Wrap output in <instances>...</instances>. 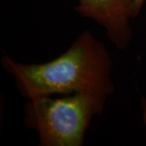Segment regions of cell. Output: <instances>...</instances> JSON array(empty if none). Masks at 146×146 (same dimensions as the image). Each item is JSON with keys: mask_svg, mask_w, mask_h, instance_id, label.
I'll list each match as a JSON object with an SVG mask.
<instances>
[{"mask_svg": "<svg viewBox=\"0 0 146 146\" xmlns=\"http://www.w3.org/2000/svg\"><path fill=\"white\" fill-rule=\"evenodd\" d=\"M141 109L142 121H143V124L146 129V98L145 97H141Z\"/></svg>", "mask_w": 146, "mask_h": 146, "instance_id": "4", "label": "cell"}, {"mask_svg": "<svg viewBox=\"0 0 146 146\" xmlns=\"http://www.w3.org/2000/svg\"><path fill=\"white\" fill-rule=\"evenodd\" d=\"M1 64L27 100L75 93L107 99L116 90L112 59L106 45L90 31H83L63 54L49 62L23 64L4 55Z\"/></svg>", "mask_w": 146, "mask_h": 146, "instance_id": "1", "label": "cell"}, {"mask_svg": "<svg viewBox=\"0 0 146 146\" xmlns=\"http://www.w3.org/2000/svg\"><path fill=\"white\" fill-rule=\"evenodd\" d=\"M106 98L75 93L29 99L25 122L37 131L40 146H82L93 117L104 112Z\"/></svg>", "mask_w": 146, "mask_h": 146, "instance_id": "2", "label": "cell"}, {"mask_svg": "<svg viewBox=\"0 0 146 146\" xmlns=\"http://www.w3.org/2000/svg\"><path fill=\"white\" fill-rule=\"evenodd\" d=\"M74 11L104 29L118 49L126 48L133 38L131 21L136 18L134 0H77Z\"/></svg>", "mask_w": 146, "mask_h": 146, "instance_id": "3", "label": "cell"}, {"mask_svg": "<svg viewBox=\"0 0 146 146\" xmlns=\"http://www.w3.org/2000/svg\"><path fill=\"white\" fill-rule=\"evenodd\" d=\"M145 0H134V3H135V13H136V16H138L139 13H141L142 6L144 4Z\"/></svg>", "mask_w": 146, "mask_h": 146, "instance_id": "5", "label": "cell"}]
</instances>
